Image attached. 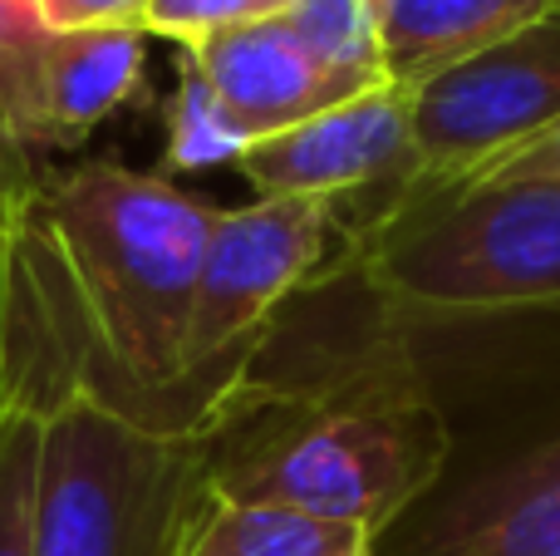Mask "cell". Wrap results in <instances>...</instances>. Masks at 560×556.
<instances>
[{"label":"cell","mask_w":560,"mask_h":556,"mask_svg":"<svg viewBox=\"0 0 560 556\" xmlns=\"http://www.w3.org/2000/svg\"><path fill=\"white\" fill-rule=\"evenodd\" d=\"M183 55L202 69V79L232 108V118L246 128L252 143L285 134L345 99L369 94V89L349 84L345 74H335L280 15L217 30V35L187 45Z\"/></svg>","instance_id":"ba28073f"},{"label":"cell","mask_w":560,"mask_h":556,"mask_svg":"<svg viewBox=\"0 0 560 556\" xmlns=\"http://www.w3.org/2000/svg\"><path fill=\"white\" fill-rule=\"evenodd\" d=\"M0 390H5V232H0Z\"/></svg>","instance_id":"44dd1931"},{"label":"cell","mask_w":560,"mask_h":556,"mask_svg":"<svg viewBox=\"0 0 560 556\" xmlns=\"http://www.w3.org/2000/svg\"><path fill=\"white\" fill-rule=\"evenodd\" d=\"M148 35L128 25L49 30L39 49V124L45 148H79L143 89Z\"/></svg>","instance_id":"30bf717a"},{"label":"cell","mask_w":560,"mask_h":556,"mask_svg":"<svg viewBox=\"0 0 560 556\" xmlns=\"http://www.w3.org/2000/svg\"><path fill=\"white\" fill-rule=\"evenodd\" d=\"M423 556H560V439L467 488Z\"/></svg>","instance_id":"9c48e42d"},{"label":"cell","mask_w":560,"mask_h":556,"mask_svg":"<svg viewBox=\"0 0 560 556\" xmlns=\"http://www.w3.org/2000/svg\"><path fill=\"white\" fill-rule=\"evenodd\" d=\"M378 321H477L560 301V177H477L404 193L345 242Z\"/></svg>","instance_id":"3957f363"},{"label":"cell","mask_w":560,"mask_h":556,"mask_svg":"<svg viewBox=\"0 0 560 556\" xmlns=\"http://www.w3.org/2000/svg\"><path fill=\"white\" fill-rule=\"evenodd\" d=\"M378 537L354 522L280 502H217L192 556H378Z\"/></svg>","instance_id":"7c38bea8"},{"label":"cell","mask_w":560,"mask_h":556,"mask_svg":"<svg viewBox=\"0 0 560 556\" xmlns=\"http://www.w3.org/2000/svg\"><path fill=\"white\" fill-rule=\"evenodd\" d=\"M49 30L35 20V0H0V128L25 148L45 143L39 124V49Z\"/></svg>","instance_id":"2e32d148"},{"label":"cell","mask_w":560,"mask_h":556,"mask_svg":"<svg viewBox=\"0 0 560 556\" xmlns=\"http://www.w3.org/2000/svg\"><path fill=\"white\" fill-rule=\"evenodd\" d=\"M556 5H560V0H556Z\"/></svg>","instance_id":"7402d4cb"},{"label":"cell","mask_w":560,"mask_h":556,"mask_svg":"<svg viewBox=\"0 0 560 556\" xmlns=\"http://www.w3.org/2000/svg\"><path fill=\"white\" fill-rule=\"evenodd\" d=\"M252 138L232 118V108L217 99V89L202 79V69L183 55V79L167 104V148L163 167L167 173H207V167L242 163Z\"/></svg>","instance_id":"5bb4252c"},{"label":"cell","mask_w":560,"mask_h":556,"mask_svg":"<svg viewBox=\"0 0 560 556\" xmlns=\"http://www.w3.org/2000/svg\"><path fill=\"white\" fill-rule=\"evenodd\" d=\"M207 453L222 502L305 508L378 537L438 483L453 439L408 331L378 321L295 374H266L261 360Z\"/></svg>","instance_id":"7a4b0ae2"},{"label":"cell","mask_w":560,"mask_h":556,"mask_svg":"<svg viewBox=\"0 0 560 556\" xmlns=\"http://www.w3.org/2000/svg\"><path fill=\"white\" fill-rule=\"evenodd\" d=\"M217 207L167 173L45 167L5 232V360L158 433L212 439L271 350L192 370V311Z\"/></svg>","instance_id":"6da1fadb"},{"label":"cell","mask_w":560,"mask_h":556,"mask_svg":"<svg viewBox=\"0 0 560 556\" xmlns=\"http://www.w3.org/2000/svg\"><path fill=\"white\" fill-rule=\"evenodd\" d=\"M551 10H560L556 0H374L388 84L418 89Z\"/></svg>","instance_id":"8fae6325"},{"label":"cell","mask_w":560,"mask_h":556,"mask_svg":"<svg viewBox=\"0 0 560 556\" xmlns=\"http://www.w3.org/2000/svg\"><path fill=\"white\" fill-rule=\"evenodd\" d=\"M290 30L325 59L335 74H345L359 89H384V45H378L374 0H290L280 10Z\"/></svg>","instance_id":"9a60e30c"},{"label":"cell","mask_w":560,"mask_h":556,"mask_svg":"<svg viewBox=\"0 0 560 556\" xmlns=\"http://www.w3.org/2000/svg\"><path fill=\"white\" fill-rule=\"evenodd\" d=\"M516 173L522 177H560V124L551 128V134L536 138V143H526L522 153H512L506 163H497L492 173H482V177H516Z\"/></svg>","instance_id":"ffe728a7"},{"label":"cell","mask_w":560,"mask_h":556,"mask_svg":"<svg viewBox=\"0 0 560 556\" xmlns=\"http://www.w3.org/2000/svg\"><path fill=\"white\" fill-rule=\"evenodd\" d=\"M217 502L207 439L143 429L79 390L45 394L35 556H192Z\"/></svg>","instance_id":"277c9868"},{"label":"cell","mask_w":560,"mask_h":556,"mask_svg":"<svg viewBox=\"0 0 560 556\" xmlns=\"http://www.w3.org/2000/svg\"><path fill=\"white\" fill-rule=\"evenodd\" d=\"M45 449V390L5 360L0 390V556H35V493Z\"/></svg>","instance_id":"4fadbf2b"},{"label":"cell","mask_w":560,"mask_h":556,"mask_svg":"<svg viewBox=\"0 0 560 556\" xmlns=\"http://www.w3.org/2000/svg\"><path fill=\"white\" fill-rule=\"evenodd\" d=\"M290 0H148L143 35L173 39V45H197V39L217 35L232 25H252V20L280 15Z\"/></svg>","instance_id":"e0dca14e"},{"label":"cell","mask_w":560,"mask_h":556,"mask_svg":"<svg viewBox=\"0 0 560 556\" xmlns=\"http://www.w3.org/2000/svg\"><path fill=\"white\" fill-rule=\"evenodd\" d=\"M39 173L45 167L35 163V148H25L20 138H10L0 128V232H10L25 217V207L35 202Z\"/></svg>","instance_id":"d6986e66"},{"label":"cell","mask_w":560,"mask_h":556,"mask_svg":"<svg viewBox=\"0 0 560 556\" xmlns=\"http://www.w3.org/2000/svg\"><path fill=\"white\" fill-rule=\"evenodd\" d=\"M345 246V217L315 197H256L217 207L192 311V370L242 350H271L280 305L319 281L329 246Z\"/></svg>","instance_id":"8992f818"},{"label":"cell","mask_w":560,"mask_h":556,"mask_svg":"<svg viewBox=\"0 0 560 556\" xmlns=\"http://www.w3.org/2000/svg\"><path fill=\"white\" fill-rule=\"evenodd\" d=\"M242 177L256 197H315L345 217V242L384 217L418 177L408 89L384 84L246 148Z\"/></svg>","instance_id":"52a82bcc"},{"label":"cell","mask_w":560,"mask_h":556,"mask_svg":"<svg viewBox=\"0 0 560 556\" xmlns=\"http://www.w3.org/2000/svg\"><path fill=\"white\" fill-rule=\"evenodd\" d=\"M148 0H35V20L45 30H104L128 25L143 30Z\"/></svg>","instance_id":"ac0fdd59"},{"label":"cell","mask_w":560,"mask_h":556,"mask_svg":"<svg viewBox=\"0 0 560 556\" xmlns=\"http://www.w3.org/2000/svg\"><path fill=\"white\" fill-rule=\"evenodd\" d=\"M418 177L438 193L492 173L560 124V10L408 89Z\"/></svg>","instance_id":"5b68a950"}]
</instances>
